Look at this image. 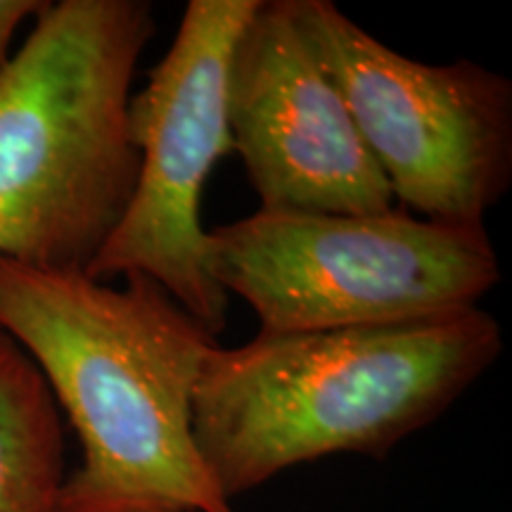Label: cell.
<instances>
[{"instance_id": "6da1fadb", "label": "cell", "mask_w": 512, "mask_h": 512, "mask_svg": "<svg viewBox=\"0 0 512 512\" xmlns=\"http://www.w3.org/2000/svg\"><path fill=\"white\" fill-rule=\"evenodd\" d=\"M0 332L27 351L79 437L55 512H235L192 432L219 342L155 280L110 287L0 256Z\"/></svg>"}, {"instance_id": "7a4b0ae2", "label": "cell", "mask_w": 512, "mask_h": 512, "mask_svg": "<svg viewBox=\"0 0 512 512\" xmlns=\"http://www.w3.org/2000/svg\"><path fill=\"white\" fill-rule=\"evenodd\" d=\"M503 344L482 309L219 344L192 399L197 451L230 503L320 458L382 460L451 411Z\"/></svg>"}, {"instance_id": "3957f363", "label": "cell", "mask_w": 512, "mask_h": 512, "mask_svg": "<svg viewBox=\"0 0 512 512\" xmlns=\"http://www.w3.org/2000/svg\"><path fill=\"white\" fill-rule=\"evenodd\" d=\"M155 31L147 0L36 12L0 79V256L88 273L136 188L128 102Z\"/></svg>"}, {"instance_id": "277c9868", "label": "cell", "mask_w": 512, "mask_h": 512, "mask_svg": "<svg viewBox=\"0 0 512 512\" xmlns=\"http://www.w3.org/2000/svg\"><path fill=\"white\" fill-rule=\"evenodd\" d=\"M207 266L259 332L413 323L479 309L501 283L486 223L256 209L207 230Z\"/></svg>"}, {"instance_id": "5b68a950", "label": "cell", "mask_w": 512, "mask_h": 512, "mask_svg": "<svg viewBox=\"0 0 512 512\" xmlns=\"http://www.w3.org/2000/svg\"><path fill=\"white\" fill-rule=\"evenodd\" d=\"M387 178L422 219L484 223L512 185V81L482 64L396 53L332 0H285Z\"/></svg>"}, {"instance_id": "8992f818", "label": "cell", "mask_w": 512, "mask_h": 512, "mask_svg": "<svg viewBox=\"0 0 512 512\" xmlns=\"http://www.w3.org/2000/svg\"><path fill=\"white\" fill-rule=\"evenodd\" d=\"M259 0H190L166 55L131 95L138 150L131 202L86 275H145L211 337L228 323V294L207 266L204 185L230 147L228 62Z\"/></svg>"}, {"instance_id": "52a82bcc", "label": "cell", "mask_w": 512, "mask_h": 512, "mask_svg": "<svg viewBox=\"0 0 512 512\" xmlns=\"http://www.w3.org/2000/svg\"><path fill=\"white\" fill-rule=\"evenodd\" d=\"M230 147L259 209L377 214L392 190L285 0H259L228 62Z\"/></svg>"}, {"instance_id": "ba28073f", "label": "cell", "mask_w": 512, "mask_h": 512, "mask_svg": "<svg viewBox=\"0 0 512 512\" xmlns=\"http://www.w3.org/2000/svg\"><path fill=\"white\" fill-rule=\"evenodd\" d=\"M64 430L46 377L0 332V512H55Z\"/></svg>"}, {"instance_id": "9c48e42d", "label": "cell", "mask_w": 512, "mask_h": 512, "mask_svg": "<svg viewBox=\"0 0 512 512\" xmlns=\"http://www.w3.org/2000/svg\"><path fill=\"white\" fill-rule=\"evenodd\" d=\"M43 8L41 0H0V79L12 60V38L24 19L36 17Z\"/></svg>"}]
</instances>
